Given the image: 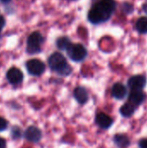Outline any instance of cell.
Returning <instances> with one entry per match:
<instances>
[{"mask_svg": "<svg viewBox=\"0 0 147 148\" xmlns=\"http://www.w3.org/2000/svg\"><path fill=\"white\" fill-rule=\"evenodd\" d=\"M139 147L140 148H147V140L144 139L139 141Z\"/></svg>", "mask_w": 147, "mask_h": 148, "instance_id": "ac0fdd59", "label": "cell"}, {"mask_svg": "<svg viewBox=\"0 0 147 148\" xmlns=\"http://www.w3.org/2000/svg\"><path fill=\"white\" fill-rule=\"evenodd\" d=\"M26 68L28 72L33 75H40L45 70L44 63L38 59H31L27 62Z\"/></svg>", "mask_w": 147, "mask_h": 148, "instance_id": "5b68a950", "label": "cell"}, {"mask_svg": "<svg viewBox=\"0 0 147 148\" xmlns=\"http://www.w3.org/2000/svg\"><path fill=\"white\" fill-rule=\"evenodd\" d=\"M116 7L114 0H100L88 12V20L94 24L107 21Z\"/></svg>", "mask_w": 147, "mask_h": 148, "instance_id": "6da1fadb", "label": "cell"}, {"mask_svg": "<svg viewBox=\"0 0 147 148\" xmlns=\"http://www.w3.org/2000/svg\"><path fill=\"white\" fill-rule=\"evenodd\" d=\"M136 29L141 34H146L147 33V17L142 16L139 18V20L136 23Z\"/></svg>", "mask_w": 147, "mask_h": 148, "instance_id": "9a60e30c", "label": "cell"}, {"mask_svg": "<svg viewBox=\"0 0 147 148\" xmlns=\"http://www.w3.org/2000/svg\"><path fill=\"white\" fill-rule=\"evenodd\" d=\"M4 25H5V20H4V18H3V16H2L0 15V31H1L2 29L4 27Z\"/></svg>", "mask_w": 147, "mask_h": 148, "instance_id": "d6986e66", "label": "cell"}, {"mask_svg": "<svg viewBox=\"0 0 147 148\" xmlns=\"http://www.w3.org/2000/svg\"><path fill=\"white\" fill-rule=\"evenodd\" d=\"M7 126H8L7 121H6L3 118L0 117V131L5 130V129L7 128Z\"/></svg>", "mask_w": 147, "mask_h": 148, "instance_id": "e0dca14e", "label": "cell"}, {"mask_svg": "<svg viewBox=\"0 0 147 148\" xmlns=\"http://www.w3.org/2000/svg\"><path fill=\"white\" fill-rule=\"evenodd\" d=\"M6 147V143L5 140L2 138H0V148H5Z\"/></svg>", "mask_w": 147, "mask_h": 148, "instance_id": "ffe728a7", "label": "cell"}, {"mask_svg": "<svg viewBox=\"0 0 147 148\" xmlns=\"http://www.w3.org/2000/svg\"><path fill=\"white\" fill-rule=\"evenodd\" d=\"M145 98H146V95L140 90H133L129 95L130 103H132L134 106L140 105L145 101Z\"/></svg>", "mask_w": 147, "mask_h": 148, "instance_id": "8fae6325", "label": "cell"}, {"mask_svg": "<svg viewBox=\"0 0 147 148\" xmlns=\"http://www.w3.org/2000/svg\"><path fill=\"white\" fill-rule=\"evenodd\" d=\"M143 10H144V11H145V12H146L147 13V3L143 6Z\"/></svg>", "mask_w": 147, "mask_h": 148, "instance_id": "44dd1931", "label": "cell"}, {"mask_svg": "<svg viewBox=\"0 0 147 148\" xmlns=\"http://www.w3.org/2000/svg\"><path fill=\"white\" fill-rule=\"evenodd\" d=\"M114 142L120 147H126L130 143L129 139L126 135H122V134L116 135L114 137Z\"/></svg>", "mask_w": 147, "mask_h": 148, "instance_id": "2e32d148", "label": "cell"}, {"mask_svg": "<svg viewBox=\"0 0 147 148\" xmlns=\"http://www.w3.org/2000/svg\"><path fill=\"white\" fill-rule=\"evenodd\" d=\"M67 52H68V55L70 57V59L75 62H81L87 56L86 48L80 43L72 44L68 48Z\"/></svg>", "mask_w": 147, "mask_h": 148, "instance_id": "277c9868", "label": "cell"}, {"mask_svg": "<svg viewBox=\"0 0 147 148\" xmlns=\"http://www.w3.org/2000/svg\"><path fill=\"white\" fill-rule=\"evenodd\" d=\"M146 84V79L144 75H134L128 81V86L133 90H141Z\"/></svg>", "mask_w": 147, "mask_h": 148, "instance_id": "8992f818", "label": "cell"}, {"mask_svg": "<svg viewBox=\"0 0 147 148\" xmlns=\"http://www.w3.org/2000/svg\"><path fill=\"white\" fill-rule=\"evenodd\" d=\"M96 123L102 128H108L113 124V120L107 114L101 113L96 115Z\"/></svg>", "mask_w": 147, "mask_h": 148, "instance_id": "30bf717a", "label": "cell"}, {"mask_svg": "<svg viewBox=\"0 0 147 148\" xmlns=\"http://www.w3.org/2000/svg\"><path fill=\"white\" fill-rule=\"evenodd\" d=\"M25 138L30 142H38L42 138V133L37 127H29L25 131Z\"/></svg>", "mask_w": 147, "mask_h": 148, "instance_id": "ba28073f", "label": "cell"}, {"mask_svg": "<svg viewBox=\"0 0 147 148\" xmlns=\"http://www.w3.org/2000/svg\"><path fill=\"white\" fill-rule=\"evenodd\" d=\"M7 79L11 84H18L23 79V75L22 71L16 68H11L7 72Z\"/></svg>", "mask_w": 147, "mask_h": 148, "instance_id": "52a82bcc", "label": "cell"}, {"mask_svg": "<svg viewBox=\"0 0 147 148\" xmlns=\"http://www.w3.org/2000/svg\"><path fill=\"white\" fill-rule=\"evenodd\" d=\"M126 88L124 84L122 83H115L112 88V94L113 95V97H115L116 99L119 100H122L126 97Z\"/></svg>", "mask_w": 147, "mask_h": 148, "instance_id": "9c48e42d", "label": "cell"}, {"mask_svg": "<svg viewBox=\"0 0 147 148\" xmlns=\"http://www.w3.org/2000/svg\"><path fill=\"white\" fill-rule=\"evenodd\" d=\"M74 95H75V98L76 99V101L81 104L86 103L88 100V94L87 90L82 87L76 88L75 89Z\"/></svg>", "mask_w": 147, "mask_h": 148, "instance_id": "7c38bea8", "label": "cell"}, {"mask_svg": "<svg viewBox=\"0 0 147 148\" xmlns=\"http://www.w3.org/2000/svg\"><path fill=\"white\" fill-rule=\"evenodd\" d=\"M72 45L70 40L68 37L62 36L57 39L56 41V46L58 49H62V50H68V48Z\"/></svg>", "mask_w": 147, "mask_h": 148, "instance_id": "5bb4252c", "label": "cell"}, {"mask_svg": "<svg viewBox=\"0 0 147 148\" xmlns=\"http://www.w3.org/2000/svg\"><path fill=\"white\" fill-rule=\"evenodd\" d=\"M43 42V37L39 32H33L27 40V52L36 54L41 51V45Z\"/></svg>", "mask_w": 147, "mask_h": 148, "instance_id": "3957f363", "label": "cell"}, {"mask_svg": "<svg viewBox=\"0 0 147 148\" xmlns=\"http://www.w3.org/2000/svg\"><path fill=\"white\" fill-rule=\"evenodd\" d=\"M1 2H3V3H6V2H9V1H10V0H0Z\"/></svg>", "mask_w": 147, "mask_h": 148, "instance_id": "7402d4cb", "label": "cell"}, {"mask_svg": "<svg viewBox=\"0 0 147 148\" xmlns=\"http://www.w3.org/2000/svg\"><path fill=\"white\" fill-rule=\"evenodd\" d=\"M50 69L62 75H68L71 73V67L68 64L65 57L58 52L52 54L49 58Z\"/></svg>", "mask_w": 147, "mask_h": 148, "instance_id": "7a4b0ae2", "label": "cell"}, {"mask_svg": "<svg viewBox=\"0 0 147 148\" xmlns=\"http://www.w3.org/2000/svg\"><path fill=\"white\" fill-rule=\"evenodd\" d=\"M135 111V107L132 103H126L120 108V113L125 117H130L133 114Z\"/></svg>", "mask_w": 147, "mask_h": 148, "instance_id": "4fadbf2b", "label": "cell"}]
</instances>
